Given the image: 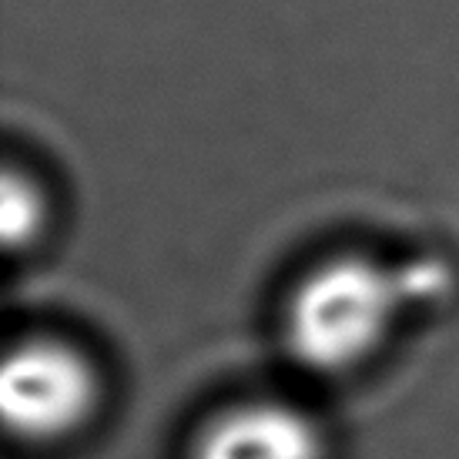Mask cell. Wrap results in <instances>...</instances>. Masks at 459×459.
I'll return each instance as SVG.
<instances>
[{
    "label": "cell",
    "mask_w": 459,
    "mask_h": 459,
    "mask_svg": "<svg viewBox=\"0 0 459 459\" xmlns=\"http://www.w3.org/2000/svg\"><path fill=\"white\" fill-rule=\"evenodd\" d=\"M48 225V198L38 188V181L7 168L4 181H0V231H4V245L11 252L30 248L40 238V231Z\"/></svg>",
    "instance_id": "obj_4"
},
{
    "label": "cell",
    "mask_w": 459,
    "mask_h": 459,
    "mask_svg": "<svg viewBox=\"0 0 459 459\" xmlns=\"http://www.w3.org/2000/svg\"><path fill=\"white\" fill-rule=\"evenodd\" d=\"M433 262L393 265L372 255H335L306 272L281 316L285 352L316 376L362 369L393 339L409 306L443 289Z\"/></svg>",
    "instance_id": "obj_1"
},
{
    "label": "cell",
    "mask_w": 459,
    "mask_h": 459,
    "mask_svg": "<svg viewBox=\"0 0 459 459\" xmlns=\"http://www.w3.org/2000/svg\"><path fill=\"white\" fill-rule=\"evenodd\" d=\"M101 372L67 339L30 335L0 369V416L11 439L51 446L77 436L101 409Z\"/></svg>",
    "instance_id": "obj_2"
},
{
    "label": "cell",
    "mask_w": 459,
    "mask_h": 459,
    "mask_svg": "<svg viewBox=\"0 0 459 459\" xmlns=\"http://www.w3.org/2000/svg\"><path fill=\"white\" fill-rule=\"evenodd\" d=\"M188 459H329V439L308 409L262 395L212 412Z\"/></svg>",
    "instance_id": "obj_3"
}]
</instances>
